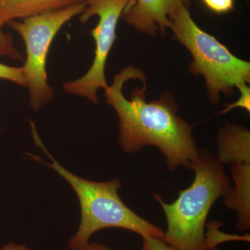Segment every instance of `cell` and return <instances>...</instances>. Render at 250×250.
<instances>
[{
	"instance_id": "1",
	"label": "cell",
	"mask_w": 250,
	"mask_h": 250,
	"mask_svg": "<svg viewBox=\"0 0 250 250\" xmlns=\"http://www.w3.org/2000/svg\"><path fill=\"white\" fill-rule=\"evenodd\" d=\"M146 83L141 69L129 65L113 79L105 89L106 103L114 108L119 118V143L128 154L140 152L147 146H154L165 156L169 170L179 167L192 170L196 158V143L192 126L177 115L178 106L170 93L146 101V85L133 90L127 100L123 93L124 84L130 80Z\"/></svg>"
},
{
	"instance_id": "2",
	"label": "cell",
	"mask_w": 250,
	"mask_h": 250,
	"mask_svg": "<svg viewBox=\"0 0 250 250\" xmlns=\"http://www.w3.org/2000/svg\"><path fill=\"white\" fill-rule=\"evenodd\" d=\"M195 179L178 198L167 204L154 194L167 220L164 241L179 250H207L205 228L212 206L231 187L223 164L206 148H198L192 164Z\"/></svg>"
},
{
	"instance_id": "3",
	"label": "cell",
	"mask_w": 250,
	"mask_h": 250,
	"mask_svg": "<svg viewBox=\"0 0 250 250\" xmlns=\"http://www.w3.org/2000/svg\"><path fill=\"white\" fill-rule=\"evenodd\" d=\"M38 146L47 154L52 163L42 161L28 153L34 160L52 167L70 184L79 197L82 210L80 227L68 243L71 250H82L89 243L90 237L106 228H121L138 233L141 237L151 236L164 241L165 232L135 213L122 201L118 191L121 188L118 178L106 182H95L82 179L69 172L57 162L44 147L34 130Z\"/></svg>"
},
{
	"instance_id": "4",
	"label": "cell",
	"mask_w": 250,
	"mask_h": 250,
	"mask_svg": "<svg viewBox=\"0 0 250 250\" xmlns=\"http://www.w3.org/2000/svg\"><path fill=\"white\" fill-rule=\"evenodd\" d=\"M169 21L174 39L191 54L189 72L205 79L210 103L218 104L220 93L231 96L234 87L250 83V62L233 55L215 37L200 29L188 6H181Z\"/></svg>"
},
{
	"instance_id": "5",
	"label": "cell",
	"mask_w": 250,
	"mask_h": 250,
	"mask_svg": "<svg viewBox=\"0 0 250 250\" xmlns=\"http://www.w3.org/2000/svg\"><path fill=\"white\" fill-rule=\"evenodd\" d=\"M86 1V0H85ZM86 3H77L64 9L8 22L22 38L27 59L22 67L29 87L30 104L37 111L48 103L54 95L47 83L46 62L49 47L61 28L84 11Z\"/></svg>"
},
{
	"instance_id": "6",
	"label": "cell",
	"mask_w": 250,
	"mask_h": 250,
	"mask_svg": "<svg viewBox=\"0 0 250 250\" xmlns=\"http://www.w3.org/2000/svg\"><path fill=\"white\" fill-rule=\"evenodd\" d=\"M130 0H86L84 11L80 14L81 22H85L98 16L97 27L91 31L95 41V58L88 72L83 77L64 83L66 93L85 97L98 103V90L108 87L105 78V66L108 54L116 39V27L123 11Z\"/></svg>"
},
{
	"instance_id": "7",
	"label": "cell",
	"mask_w": 250,
	"mask_h": 250,
	"mask_svg": "<svg viewBox=\"0 0 250 250\" xmlns=\"http://www.w3.org/2000/svg\"><path fill=\"white\" fill-rule=\"evenodd\" d=\"M190 0H130L122 16L125 22L150 36L165 34L170 16Z\"/></svg>"
},
{
	"instance_id": "8",
	"label": "cell",
	"mask_w": 250,
	"mask_h": 250,
	"mask_svg": "<svg viewBox=\"0 0 250 250\" xmlns=\"http://www.w3.org/2000/svg\"><path fill=\"white\" fill-rule=\"evenodd\" d=\"M85 0H0V51L11 47L12 42L3 36L5 23L36 15L58 11Z\"/></svg>"
},
{
	"instance_id": "9",
	"label": "cell",
	"mask_w": 250,
	"mask_h": 250,
	"mask_svg": "<svg viewBox=\"0 0 250 250\" xmlns=\"http://www.w3.org/2000/svg\"><path fill=\"white\" fill-rule=\"evenodd\" d=\"M217 159L223 165L250 164V131L242 125L226 123L216 138Z\"/></svg>"
},
{
	"instance_id": "10",
	"label": "cell",
	"mask_w": 250,
	"mask_h": 250,
	"mask_svg": "<svg viewBox=\"0 0 250 250\" xmlns=\"http://www.w3.org/2000/svg\"><path fill=\"white\" fill-rule=\"evenodd\" d=\"M223 224L217 223V222L210 221L207 224L208 228L207 233H205V243L207 250H210L216 248L218 245L229 241H246L250 242V236L249 234H245L243 236L235 234H228L219 229L220 226Z\"/></svg>"
},
{
	"instance_id": "11",
	"label": "cell",
	"mask_w": 250,
	"mask_h": 250,
	"mask_svg": "<svg viewBox=\"0 0 250 250\" xmlns=\"http://www.w3.org/2000/svg\"><path fill=\"white\" fill-rule=\"evenodd\" d=\"M241 95L235 103L225 105V109L219 113L218 114H226L231 110L236 108H243L246 111L250 112V88L248 84L243 85L238 88Z\"/></svg>"
},
{
	"instance_id": "12",
	"label": "cell",
	"mask_w": 250,
	"mask_h": 250,
	"mask_svg": "<svg viewBox=\"0 0 250 250\" xmlns=\"http://www.w3.org/2000/svg\"><path fill=\"white\" fill-rule=\"evenodd\" d=\"M0 79L11 81L18 85L27 86L22 67L8 66L0 63Z\"/></svg>"
},
{
	"instance_id": "13",
	"label": "cell",
	"mask_w": 250,
	"mask_h": 250,
	"mask_svg": "<svg viewBox=\"0 0 250 250\" xmlns=\"http://www.w3.org/2000/svg\"><path fill=\"white\" fill-rule=\"evenodd\" d=\"M206 6L216 14H225L233 9V0H202Z\"/></svg>"
},
{
	"instance_id": "14",
	"label": "cell",
	"mask_w": 250,
	"mask_h": 250,
	"mask_svg": "<svg viewBox=\"0 0 250 250\" xmlns=\"http://www.w3.org/2000/svg\"><path fill=\"white\" fill-rule=\"evenodd\" d=\"M142 238L143 240L142 250H179L159 238L151 236H144Z\"/></svg>"
},
{
	"instance_id": "15",
	"label": "cell",
	"mask_w": 250,
	"mask_h": 250,
	"mask_svg": "<svg viewBox=\"0 0 250 250\" xmlns=\"http://www.w3.org/2000/svg\"><path fill=\"white\" fill-rule=\"evenodd\" d=\"M82 250H111L107 246L101 244V243H89L86 246H85Z\"/></svg>"
},
{
	"instance_id": "16",
	"label": "cell",
	"mask_w": 250,
	"mask_h": 250,
	"mask_svg": "<svg viewBox=\"0 0 250 250\" xmlns=\"http://www.w3.org/2000/svg\"><path fill=\"white\" fill-rule=\"evenodd\" d=\"M1 250H31L29 248H27V246H24V245H21V246H19V245L15 244V243H10L9 244L5 246L4 248H2Z\"/></svg>"
},
{
	"instance_id": "17",
	"label": "cell",
	"mask_w": 250,
	"mask_h": 250,
	"mask_svg": "<svg viewBox=\"0 0 250 250\" xmlns=\"http://www.w3.org/2000/svg\"><path fill=\"white\" fill-rule=\"evenodd\" d=\"M210 250H219L218 248H217V247H216V248H213V249H211Z\"/></svg>"
}]
</instances>
